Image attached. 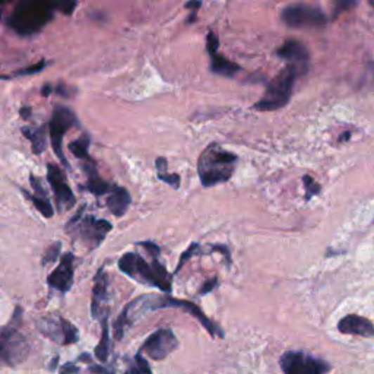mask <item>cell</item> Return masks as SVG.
<instances>
[{"mask_svg":"<svg viewBox=\"0 0 374 374\" xmlns=\"http://www.w3.org/2000/svg\"><path fill=\"white\" fill-rule=\"evenodd\" d=\"M237 160L236 154L226 151L218 143H211L198 161V173L202 184L211 187L228 181L234 173Z\"/></svg>","mask_w":374,"mask_h":374,"instance_id":"cell-1","label":"cell"},{"mask_svg":"<svg viewBox=\"0 0 374 374\" xmlns=\"http://www.w3.org/2000/svg\"><path fill=\"white\" fill-rule=\"evenodd\" d=\"M54 8L49 0H20L9 20L11 28L21 35L39 32L53 18Z\"/></svg>","mask_w":374,"mask_h":374,"instance_id":"cell-2","label":"cell"},{"mask_svg":"<svg viewBox=\"0 0 374 374\" xmlns=\"http://www.w3.org/2000/svg\"><path fill=\"white\" fill-rule=\"evenodd\" d=\"M119 268L143 284L158 287L164 292H172V276L157 259L153 264H148L138 253H126L119 260Z\"/></svg>","mask_w":374,"mask_h":374,"instance_id":"cell-3","label":"cell"},{"mask_svg":"<svg viewBox=\"0 0 374 374\" xmlns=\"http://www.w3.org/2000/svg\"><path fill=\"white\" fill-rule=\"evenodd\" d=\"M298 77H302V72L292 65H287L268 84L264 97L253 105V108L257 111H275L285 107L290 103Z\"/></svg>","mask_w":374,"mask_h":374,"instance_id":"cell-4","label":"cell"},{"mask_svg":"<svg viewBox=\"0 0 374 374\" xmlns=\"http://www.w3.org/2000/svg\"><path fill=\"white\" fill-rule=\"evenodd\" d=\"M84 211L85 207H82L77 215L66 224V228L69 233L77 236L84 245H86L89 250H92L101 245L113 226L107 219H100L92 215L84 217Z\"/></svg>","mask_w":374,"mask_h":374,"instance_id":"cell-5","label":"cell"},{"mask_svg":"<svg viewBox=\"0 0 374 374\" xmlns=\"http://www.w3.org/2000/svg\"><path fill=\"white\" fill-rule=\"evenodd\" d=\"M283 22L295 30L302 28H322L328 24L326 13L317 6L307 4H294L284 8L280 13Z\"/></svg>","mask_w":374,"mask_h":374,"instance_id":"cell-6","label":"cell"},{"mask_svg":"<svg viewBox=\"0 0 374 374\" xmlns=\"http://www.w3.org/2000/svg\"><path fill=\"white\" fill-rule=\"evenodd\" d=\"M280 368L284 374H328L330 366L302 351H290L280 357Z\"/></svg>","mask_w":374,"mask_h":374,"instance_id":"cell-7","label":"cell"},{"mask_svg":"<svg viewBox=\"0 0 374 374\" xmlns=\"http://www.w3.org/2000/svg\"><path fill=\"white\" fill-rule=\"evenodd\" d=\"M77 124V117H75L73 111L67 107L58 105L53 111V117L49 123V134H50V141L54 154L59 157V160L67 167V161L63 154V136L67 132V130Z\"/></svg>","mask_w":374,"mask_h":374,"instance_id":"cell-8","label":"cell"},{"mask_svg":"<svg viewBox=\"0 0 374 374\" xmlns=\"http://www.w3.org/2000/svg\"><path fill=\"white\" fill-rule=\"evenodd\" d=\"M179 348V340L172 329H160L143 342L141 352L153 360H164Z\"/></svg>","mask_w":374,"mask_h":374,"instance_id":"cell-9","label":"cell"},{"mask_svg":"<svg viewBox=\"0 0 374 374\" xmlns=\"http://www.w3.org/2000/svg\"><path fill=\"white\" fill-rule=\"evenodd\" d=\"M47 180L56 196V202H58L59 211L63 212V211L73 208L75 203H77V198H75L70 186L66 181V176L63 174L59 165H56L53 162L47 165Z\"/></svg>","mask_w":374,"mask_h":374,"instance_id":"cell-10","label":"cell"},{"mask_svg":"<svg viewBox=\"0 0 374 374\" xmlns=\"http://www.w3.org/2000/svg\"><path fill=\"white\" fill-rule=\"evenodd\" d=\"M218 47H219L218 35L209 31L207 35V51L211 58V72L224 78L236 77V75L241 70V67L237 63L224 58L222 54H219Z\"/></svg>","mask_w":374,"mask_h":374,"instance_id":"cell-11","label":"cell"},{"mask_svg":"<svg viewBox=\"0 0 374 374\" xmlns=\"http://www.w3.org/2000/svg\"><path fill=\"white\" fill-rule=\"evenodd\" d=\"M276 56L284 59L288 65L295 66L302 75L307 73L310 65V53L307 47L298 40H287L276 50Z\"/></svg>","mask_w":374,"mask_h":374,"instance_id":"cell-12","label":"cell"},{"mask_svg":"<svg viewBox=\"0 0 374 374\" xmlns=\"http://www.w3.org/2000/svg\"><path fill=\"white\" fill-rule=\"evenodd\" d=\"M73 262L75 256L69 252L60 259L59 266L56 268L47 278V284L60 292H67L73 284Z\"/></svg>","mask_w":374,"mask_h":374,"instance_id":"cell-13","label":"cell"},{"mask_svg":"<svg viewBox=\"0 0 374 374\" xmlns=\"http://www.w3.org/2000/svg\"><path fill=\"white\" fill-rule=\"evenodd\" d=\"M338 329L347 335H359L364 338H374V325L366 317L349 314L340 321Z\"/></svg>","mask_w":374,"mask_h":374,"instance_id":"cell-14","label":"cell"},{"mask_svg":"<svg viewBox=\"0 0 374 374\" xmlns=\"http://www.w3.org/2000/svg\"><path fill=\"white\" fill-rule=\"evenodd\" d=\"M107 291H108V276L104 269H100L94 279V290H92V317H100L103 311V304L107 300Z\"/></svg>","mask_w":374,"mask_h":374,"instance_id":"cell-15","label":"cell"},{"mask_svg":"<svg viewBox=\"0 0 374 374\" xmlns=\"http://www.w3.org/2000/svg\"><path fill=\"white\" fill-rule=\"evenodd\" d=\"M130 200H132L130 199V193L124 189V187L115 184L113 189L110 191L107 196V208L115 217L120 218L127 212Z\"/></svg>","mask_w":374,"mask_h":374,"instance_id":"cell-16","label":"cell"},{"mask_svg":"<svg viewBox=\"0 0 374 374\" xmlns=\"http://www.w3.org/2000/svg\"><path fill=\"white\" fill-rule=\"evenodd\" d=\"M84 170L86 174V186L85 189L89 191L92 195L96 196H103V195H108L110 191L113 189L115 184H110L105 180H103L98 173H97V168L94 165V162L89 160L88 164L84 165Z\"/></svg>","mask_w":374,"mask_h":374,"instance_id":"cell-17","label":"cell"},{"mask_svg":"<svg viewBox=\"0 0 374 374\" xmlns=\"http://www.w3.org/2000/svg\"><path fill=\"white\" fill-rule=\"evenodd\" d=\"M39 330L47 336L53 342H62L63 344V328H62V317L54 319V317H43L37 323Z\"/></svg>","mask_w":374,"mask_h":374,"instance_id":"cell-18","label":"cell"},{"mask_svg":"<svg viewBox=\"0 0 374 374\" xmlns=\"http://www.w3.org/2000/svg\"><path fill=\"white\" fill-rule=\"evenodd\" d=\"M22 134L31 141L32 146V153L35 155H41L46 151L47 146V126H41L39 129H28L24 127Z\"/></svg>","mask_w":374,"mask_h":374,"instance_id":"cell-19","label":"cell"},{"mask_svg":"<svg viewBox=\"0 0 374 374\" xmlns=\"http://www.w3.org/2000/svg\"><path fill=\"white\" fill-rule=\"evenodd\" d=\"M96 357L101 361L105 363L108 360V354H110V330H108V317L107 314L103 317L101 322V340L96 348Z\"/></svg>","mask_w":374,"mask_h":374,"instance_id":"cell-20","label":"cell"},{"mask_svg":"<svg viewBox=\"0 0 374 374\" xmlns=\"http://www.w3.org/2000/svg\"><path fill=\"white\" fill-rule=\"evenodd\" d=\"M24 196L27 199H30L35 209L39 211L44 218H51L53 214H54V209H53V205L50 203L47 195H35V193H28L27 191H22Z\"/></svg>","mask_w":374,"mask_h":374,"instance_id":"cell-21","label":"cell"},{"mask_svg":"<svg viewBox=\"0 0 374 374\" xmlns=\"http://www.w3.org/2000/svg\"><path fill=\"white\" fill-rule=\"evenodd\" d=\"M89 138L86 135L81 136L79 139L73 141L69 145V151L77 157L78 160H84V161H89Z\"/></svg>","mask_w":374,"mask_h":374,"instance_id":"cell-22","label":"cell"},{"mask_svg":"<svg viewBox=\"0 0 374 374\" xmlns=\"http://www.w3.org/2000/svg\"><path fill=\"white\" fill-rule=\"evenodd\" d=\"M62 328H63V345L77 344L79 340L78 329L75 328L70 322H67L66 319H62Z\"/></svg>","mask_w":374,"mask_h":374,"instance_id":"cell-23","label":"cell"},{"mask_svg":"<svg viewBox=\"0 0 374 374\" xmlns=\"http://www.w3.org/2000/svg\"><path fill=\"white\" fill-rule=\"evenodd\" d=\"M355 6H359V0H333L332 20H336L344 12L352 11Z\"/></svg>","mask_w":374,"mask_h":374,"instance_id":"cell-24","label":"cell"},{"mask_svg":"<svg viewBox=\"0 0 374 374\" xmlns=\"http://www.w3.org/2000/svg\"><path fill=\"white\" fill-rule=\"evenodd\" d=\"M60 250H62L60 241H56V243H53L51 246H49L44 256H43V265H49V264H54V262H58L59 256H60Z\"/></svg>","mask_w":374,"mask_h":374,"instance_id":"cell-25","label":"cell"},{"mask_svg":"<svg viewBox=\"0 0 374 374\" xmlns=\"http://www.w3.org/2000/svg\"><path fill=\"white\" fill-rule=\"evenodd\" d=\"M126 374H153L151 368H149L148 361L142 357V354L139 352L135 357V366L132 368H129Z\"/></svg>","mask_w":374,"mask_h":374,"instance_id":"cell-26","label":"cell"},{"mask_svg":"<svg viewBox=\"0 0 374 374\" xmlns=\"http://www.w3.org/2000/svg\"><path fill=\"white\" fill-rule=\"evenodd\" d=\"M54 9H59L65 15H72L77 8V0H49Z\"/></svg>","mask_w":374,"mask_h":374,"instance_id":"cell-27","label":"cell"},{"mask_svg":"<svg viewBox=\"0 0 374 374\" xmlns=\"http://www.w3.org/2000/svg\"><path fill=\"white\" fill-rule=\"evenodd\" d=\"M200 6H202V0H189V2L184 5L186 9L191 11V18L187 20V22L193 24L196 21V15H198V11L200 9Z\"/></svg>","mask_w":374,"mask_h":374,"instance_id":"cell-28","label":"cell"},{"mask_svg":"<svg viewBox=\"0 0 374 374\" xmlns=\"http://www.w3.org/2000/svg\"><path fill=\"white\" fill-rule=\"evenodd\" d=\"M304 186H306V191H307V199H310L313 195H316V193H319V191H321V186L319 184H317L311 177H309V176H304Z\"/></svg>","mask_w":374,"mask_h":374,"instance_id":"cell-29","label":"cell"},{"mask_svg":"<svg viewBox=\"0 0 374 374\" xmlns=\"http://www.w3.org/2000/svg\"><path fill=\"white\" fill-rule=\"evenodd\" d=\"M158 179L162 180L167 184L173 186V187H179L180 186V177L177 174H168L167 172L165 173H158Z\"/></svg>","mask_w":374,"mask_h":374,"instance_id":"cell-30","label":"cell"},{"mask_svg":"<svg viewBox=\"0 0 374 374\" xmlns=\"http://www.w3.org/2000/svg\"><path fill=\"white\" fill-rule=\"evenodd\" d=\"M44 66H46V62L41 60V62H39V63L34 65V66H30L27 69H21L20 72H16V75H34V73H40L44 69Z\"/></svg>","mask_w":374,"mask_h":374,"instance_id":"cell-31","label":"cell"},{"mask_svg":"<svg viewBox=\"0 0 374 374\" xmlns=\"http://www.w3.org/2000/svg\"><path fill=\"white\" fill-rule=\"evenodd\" d=\"M199 249V246L198 245H192L189 249H187L184 253H183V256L180 257V262H179V266H177V271H180V268L184 265V262L187 260V259H189L192 254H195L196 253V250Z\"/></svg>","mask_w":374,"mask_h":374,"instance_id":"cell-32","label":"cell"},{"mask_svg":"<svg viewBox=\"0 0 374 374\" xmlns=\"http://www.w3.org/2000/svg\"><path fill=\"white\" fill-rule=\"evenodd\" d=\"M218 284V279L217 278H214V279H211L209 280V283H207V284H205L203 285V288L200 290V294H205V292H209L212 288H214V285H217Z\"/></svg>","mask_w":374,"mask_h":374,"instance_id":"cell-33","label":"cell"},{"mask_svg":"<svg viewBox=\"0 0 374 374\" xmlns=\"http://www.w3.org/2000/svg\"><path fill=\"white\" fill-rule=\"evenodd\" d=\"M89 370H91L94 374H113V373H110L107 368L100 367V366H91Z\"/></svg>","mask_w":374,"mask_h":374,"instance_id":"cell-34","label":"cell"},{"mask_svg":"<svg viewBox=\"0 0 374 374\" xmlns=\"http://www.w3.org/2000/svg\"><path fill=\"white\" fill-rule=\"evenodd\" d=\"M21 116H22V119H30V116H31V108L30 107H22L21 108Z\"/></svg>","mask_w":374,"mask_h":374,"instance_id":"cell-35","label":"cell"},{"mask_svg":"<svg viewBox=\"0 0 374 374\" xmlns=\"http://www.w3.org/2000/svg\"><path fill=\"white\" fill-rule=\"evenodd\" d=\"M58 363H59V357H54L53 361H51V364H50V368L51 370H56V366H58Z\"/></svg>","mask_w":374,"mask_h":374,"instance_id":"cell-36","label":"cell"},{"mask_svg":"<svg viewBox=\"0 0 374 374\" xmlns=\"http://www.w3.org/2000/svg\"><path fill=\"white\" fill-rule=\"evenodd\" d=\"M79 360H81V361H86V363H91V359H89V355H88V354H84V355H81V357H79Z\"/></svg>","mask_w":374,"mask_h":374,"instance_id":"cell-37","label":"cell"},{"mask_svg":"<svg viewBox=\"0 0 374 374\" xmlns=\"http://www.w3.org/2000/svg\"><path fill=\"white\" fill-rule=\"evenodd\" d=\"M349 136H351V134H349V132H347V134H342V136L340 138V142H344V141H348V139H349Z\"/></svg>","mask_w":374,"mask_h":374,"instance_id":"cell-38","label":"cell"},{"mask_svg":"<svg viewBox=\"0 0 374 374\" xmlns=\"http://www.w3.org/2000/svg\"><path fill=\"white\" fill-rule=\"evenodd\" d=\"M50 92H51V86H44L43 88V96H50Z\"/></svg>","mask_w":374,"mask_h":374,"instance_id":"cell-39","label":"cell"},{"mask_svg":"<svg viewBox=\"0 0 374 374\" xmlns=\"http://www.w3.org/2000/svg\"><path fill=\"white\" fill-rule=\"evenodd\" d=\"M368 4H370L373 8H374V0H368Z\"/></svg>","mask_w":374,"mask_h":374,"instance_id":"cell-40","label":"cell"},{"mask_svg":"<svg viewBox=\"0 0 374 374\" xmlns=\"http://www.w3.org/2000/svg\"><path fill=\"white\" fill-rule=\"evenodd\" d=\"M4 2H5V0H0V5H2V4H4Z\"/></svg>","mask_w":374,"mask_h":374,"instance_id":"cell-41","label":"cell"},{"mask_svg":"<svg viewBox=\"0 0 374 374\" xmlns=\"http://www.w3.org/2000/svg\"><path fill=\"white\" fill-rule=\"evenodd\" d=\"M60 374H65V373H62V371H60Z\"/></svg>","mask_w":374,"mask_h":374,"instance_id":"cell-42","label":"cell"}]
</instances>
